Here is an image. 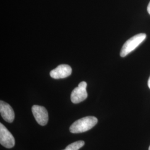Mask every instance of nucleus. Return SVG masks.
Here are the masks:
<instances>
[{
  "instance_id": "nucleus-1",
  "label": "nucleus",
  "mask_w": 150,
  "mask_h": 150,
  "mask_svg": "<svg viewBox=\"0 0 150 150\" xmlns=\"http://www.w3.org/2000/svg\"><path fill=\"white\" fill-rule=\"evenodd\" d=\"M97 122V118L94 116H87L80 118L71 125L70 132L73 134L85 132L93 128Z\"/></svg>"
},
{
  "instance_id": "nucleus-2",
  "label": "nucleus",
  "mask_w": 150,
  "mask_h": 150,
  "mask_svg": "<svg viewBox=\"0 0 150 150\" xmlns=\"http://www.w3.org/2000/svg\"><path fill=\"white\" fill-rule=\"evenodd\" d=\"M146 38L145 33H139L129 39L122 46L120 52V56L122 57L126 56L137 48Z\"/></svg>"
},
{
  "instance_id": "nucleus-3",
  "label": "nucleus",
  "mask_w": 150,
  "mask_h": 150,
  "mask_svg": "<svg viewBox=\"0 0 150 150\" xmlns=\"http://www.w3.org/2000/svg\"><path fill=\"white\" fill-rule=\"evenodd\" d=\"M87 84L86 82L82 81L79 86L72 91L71 95V100L74 103H79L83 101L87 98L86 87Z\"/></svg>"
},
{
  "instance_id": "nucleus-4",
  "label": "nucleus",
  "mask_w": 150,
  "mask_h": 150,
  "mask_svg": "<svg viewBox=\"0 0 150 150\" xmlns=\"http://www.w3.org/2000/svg\"><path fill=\"white\" fill-rule=\"evenodd\" d=\"M0 143L7 149L12 148L15 145V140L13 135L1 123L0 124Z\"/></svg>"
},
{
  "instance_id": "nucleus-5",
  "label": "nucleus",
  "mask_w": 150,
  "mask_h": 150,
  "mask_svg": "<svg viewBox=\"0 0 150 150\" xmlns=\"http://www.w3.org/2000/svg\"><path fill=\"white\" fill-rule=\"evenodd\" d=\"M32 112L38 123L41 125H46L48 121V115L45 107L38 105H33L32 107Z\"/></svg>"
},
{
  "instance_id": "nucleus-6",
  "label": "nucleus",
  "mask_w": 150,
  "mask_h": 150,
  "mask_svg": "<svg viewBox=\"0 0 150 150\" xmlns=\"http://www.w3.org/2000/svg\"><path fill=\"white\" fill-rule=\"evenodd\" d=\"M72 73V69L68 64H60L50 72V76L54 79H64Z\"/></svg>"
},
{
  "instance_id": "nucleus-7",
  "label": "nucleus",
  "mask_w": 150,
  "mask_h": 150,
  "mask_svg": "<svg viewBox=\"0 0 150 150\" xmlns=\"http://www.w3.org/2000/svg\"><path fill=\"white\" fill-rule=\"evenodd\" d=\"M0 112L2 117L8 123H12L15 118V112L11 106L3 101H0Z\"/></svg>"
},
{
  "instance_id": "nucleus-8",
  "label": "nucleus",
  "mask_w": 150,
  "mask_h": 150,
  "mask_svg": "<svg viewBox=\"0 0 150 150\" xmlns=\"http://www.w3.org/2000/svg\"><path fill=\"white\" fill-rule=\"evenodd\" d=\"M84 145L85 142L83 141H78L68 145L66 149L63 150H79Z\"/></svg>"
},
{
  "instance_id": "nucleus-9",
  "label": "nucleus",
  "mask_w": 150,
  "mask_h": 150,
  "mask_svg": "<svg viewBox=\"0 0 150 150\" xmlns=\"http://www.w3.org/2000/svg\"><path fill=\"white\" fill-rule=\"evenodd\" d=\"M147 11H148V13L150 15V2L147 6Z\"/></svg>"
},
{
  "instance_id": "nucleus-10",
  "label": "nucleus",
  "mask_w": 150,
  "mask_h": 150,
  "mask_svg": "<svg viewBox=\"0 0 150 150\" xmlns=\"http://www.w3.org/2000/svg\"><path fill=\"white\" fill-rule=\"evenodd\" d=\"M148 86H149V87L150 88V76L149 79V80H148Z\"/></svg>"
},
{
  "instance_id": "nucleus-11",
  "label": "nucleus",
  "mask_w": 150,
  "mask_h": 150,
  "mask_svg": "<svg viewBox=\"0 0 150 150\" xmlns=\"http://www.w3.org/2000/svg\"><path fill=\"white\" fill-rule=\"evenodd\" d=\"M149 150H150V147H149Z\"/></svg>"
}]
</instances>
